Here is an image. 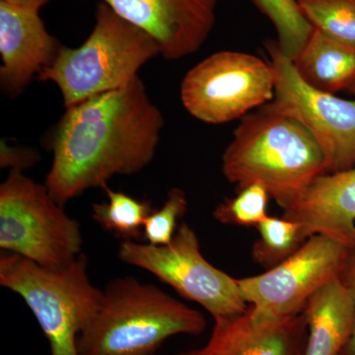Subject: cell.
I'll return each mask as SVG.
<instances>
[{"label": "cell", "instance_id": "cell-25", "mask_svg": "<svg viewBox=\"0 0 355 355\" xmlns=\"http://www.w3.org/2000/svg\"><path fill=\"white\" fill-rule=\"evenodd\" d=\"M12 6L28 9V10L40 11L42 7L46 6L51 0H0Z\"/></svg>", "mask_w": 355, "mask_h": 355}, {"label": "cell", "instance_id": "cell-2", "mask_svg": "<svg viewBox=\"0 0 355 355\" xmlns=\"http://www.w3.org/2000/svg\"><path fill=\"white\" fill-rule=\"evenodd\" d=\"M222 173L237 191L261 184L286 210L329 170L309 130L266 104L241 119L222 155Z\"/></svg>", "mask_w": 355, "mask_h": 355}, {"label": "cell", "instance_id": "cell-17", "mask_svg": "<svg viewBox=\"0 0 355 355\" xmlns=\"http://www.w3.org/2000/svg\"><path fill=\"white\" fill-rule=\"evenodd\" d=\"M108 200L93 203L92 218L108 232L125 240L137 241L144 237V224L153 212V207L146 200L116 191L106 184L103 187Z\"/></svg>", "mask_w": 355, "mask_h": 355}, {"label": "cell", "instance_id": "cell-19", "mask_svg": "<svg viewBox=\"0 0 355 355\" xmlns=\"http://www.w3.org/2000/svg\"><path fill=\"white\" fill-rule=\"evenodd\" d=\"M270 19L277 33V44L287 58L297 57L313 31L303 16L297 0H251Z\"/></svg>", "mask_w": 355, "mask_h": 355}, {"label": "cell", "instance_id": "cell-12", "mask_svg": "<svg viewBox=\"0 0 355 355\" xmlns=\"http://www.w3.org/2000/svg\"><path fill=\"white\" fill-rule=\"evenodd\" d=\"M38 11L0 1V86L10 98L50 67L60 49Z\"/></svg>", "mask_w": 355, "mask_h": 355}, {"label": "cell", "instance_id": "cell-27", "mask_svg": "<svg viewBox=\"0 0 355 355\" xmlns=\"http://www.w3.org/2000/svg\"><path fill=\"white\" fill-rule=\"evenodd\" d=\"M342 355H343V354H342Z\"/></svg>", "mask_w": 355, "mask_h": 355}, {"label": "cell", "instance_id": "cell-6", "mask_svg": "<svg viewBox=\"0 0 355 355\" xmlns=\"http://www.w3.org/2000/svg\"><path fill=\"white\" fill-rule=\"evenodd\" d=\"M76 219L55 202L46 184L10 171L0 184V248L48 268L67 265L81 253Z\"/></svg>", "mask_w": 355, "mask_h": 355}, {"label": "cell", "instance_id": "cell-18", "mask_svg": "<svg viewBox=\"0 0 355 355\" xmlns=\"http://www.w3.org/2000/svg\"><path fill=\"white\" fill-rule=\"evenodd\" d=\"M256 228L260 237L252 248V258L266 270L286 261L306 241L302 226L284 216H268Z\"/></svg>", "mask_w": 355, "mask_h": 355}, {"label": "cell", "instance_id": "cell-4", "mask_svg": "<svg viewBox=\"0 0 355 355\" xmlns=\"http://www.w3.org/2000/svg\"><path fill=\"white\" fill-rule=\"evenodd\" d=\"M95 19L87 40L78 48L60 46L53 64L38 76L58 86L65 108L128 85L144 64L160 55L150 35L108 4H98Z\"/></svg>", "mask_w": 355, "mask_h": 355}, {"label": "cell", "instance_id": "cell-5", "mask_svg": "<svg viewBox=\"0 0 355 355\" xmlns=\"http://www.w3.org/2000/svg\"><path fill=\"white\" fill-rule=\"evenodd\" d=\"M85 254L58 268L18 256L0 257V284L18 294L32 311L50 345L51 355H79L77 338L103 299L91 282Z\"/></svg>", "mask_w": 355, "mask_h": 355}, {"label": "cell", "instance_id": "cell-22", "mask_svg": "<svg viewBox=\"0 0 355 355\" xmlns=\"http://www.w3.org/2000/svg\"><path fill=\"white\" fill-rule=\"evenodd\" d=\"M188 207L186 193L179 188L171 189L162 207L153 210L144 220V237L147 244L164 246L171 243Z\"/></svg>", "mask_w": 355, "mask_h": 355}, {"label": "cell", "instance_id": "cell-23", "mask_svg": "<svg viewBox=\"0 0 355 355\" xmlns=\"http://www.w3.org/2000/svg\"><path fill=\"white\" fill-rule=\"evenodd\" d=\"M41 159L39 151L31 147L10 146L6 140L0 142V168L22 172L37 164Z\"/></svg>", "mask_w": 355, "mask_h": 355}, {"label": "cell", "instance_id": "cell-11", "mask_svg": "<svg viewBox=\"0 0 355 355\" xmlns=\"http://www.w3.org/2000/svg\"><path fill=\"white\" fill-rule=\"evenodd\" d=\"M144 30L160 55L176 60L197 53L216 24L218 0H101Z\"/></svg>", "mask_w": 355, "mask_h": 355}, {"label": "cell", "instance_id": "cell-20", "mask_svg": "<svg viewBox=\"0 0 355 355\" xmlns=\"http://www.w3.org/2000/svg\"><path fill=\"white\" fill-rule=\"evenodd\" d=\"M303 16L314 29L355 46V0H297Z\"/></svg>", "mask_w": 355, "mask_h": 355}, {"label": "cell", "instance_id": "cell-3", "mask_svg": "<svg viewBox=\"0 0 355 355\" xmlns=\"http://www.w3.org/2000/svg\"><path fill=\"white\" fill-rule=\"evenodd\" d=\"M207 320L158 286L116 277L77 338L79 355H153L177 335H200Z\"/></svg>", "mask_w": 355, "mask_h": 355}, {"label": "cell", "instance_id": "cell-21", "mask_svg": "<svg viewBox=\"0 0 355 355\" xmlns=\"http://www.w3.org/2000/svg\"><path fill=\"white\" fill-rule=\"evenodd\" d=\"M270 196L261 184H251L237 191L234 198H227L217 205L214 218L222 224L254 226L265 220Z\"/></svg>", "mask_w": 355, "mask_h": 355}, {"label": "cell", "instance_id": "cell-7", "mask_svg": "<svg viewBox=\"0 0 355 355\" xmlns=\"http://www.w3.org/2000/svg\"><path fill=\"white\" fill-rule=\"evenodd\" d=\"M119 258L150 272L182 297L202 306L214 320L236 316L249 309L238 279L203 257L197 233L188 223H182L171 243L164 246L125 240L119 248Z\"/></svg>", "mask_w": 355, "mask_h": 355}, {"label": "cell", "instance_id": "cell-16", "mask_svg": "<svg viewBox=\"0 0 355 355\" xmlns=\"http://www.w3.org/2000/svg\"><path fill=\"white\" fill-rule=\"evenodd\" d=\"M292 62L306 83L323 92L336 94L355 84V46L314 28Z\"/></svg>", "mask_w": 355, "mask_h": 355}, {"label": "cell", "instance_id": "cell-26", "mask_svg": "<svg viewBox=\"0 0 355 355\" xmlns=\"http://www.w3.org/2000/svg\"><path fill=\"white\" fill-rule=\"evenodd\" d=\"M347 91H349L350 94L355 96V84L354 86H352V87H350Z\"/></svg>", "mask_w": 355, "mask_h": 355}, {"label": "cell", "instance_id": "cell-1", "mask_svg": "<svg viewBox=\"0 0 355 355\" xmlns=\"http://www.w3.org/2000/svg\"><path fill=\"white\" fill-rule=\"evenodd\" d=\"M65 109L49 139L53 162L44 184L60 205L153 160L164 116L139 76Z\"/></svg>", "mask_w": 355, "mask_h": 355}, {"label": "cell", "instance_id": "cell-9", "mask_svg": "<svg viewBox=\"0 0 355 355\" xmlns=\"http://www.w3.org/2000/svg\"><path fill=\"white\" fill-rule=\"evenodd\" d=\"M350 249L327 236L312 235L279 265L238 279L254 319L280 321L301 314L310 298L340 275Z\"/></svg>", "mask_w": 355, "mask_h": 355}, {"label": "cell", "instance_id": "cell-8", "mask_svg": "<svg viewBox=\"0 0 355 355\" xmlns=\"http://www.w3.org/2000/svg\"><path fill=\"white\" fill-rule=\"evenodd\" d=\"M275 96L270 64L242 53H214L189 70L181 85L184 109L197 120L220 125L242 119Z\"/></svg>", "mask_w": 355, "mask_h": 355}, {"label": "cell", "instance_id": "cell-10", "mask_svg": "<svg viewBox=\"0 0 355 355\" xmlns=\"http://www.w3.org/2000/svg\"><path fill=\"white\" fill-rule=\"evenodd\" d=\"M266 49L275 73V96L268 106L309 130L323 150L329 173L354 169L355 101L306 83L277 41H266Z\"/></svg>", "mask_w": 355, "mask_h": 355}, {"label": "cell", "instance_id": "cell-15", "mask_svg": "<svg viewBox=\"0 0 355 355\" xmlns=\"http://www.w3.org/2000/svg\"><path fill=\"white\" fill-rule=\"evenodd\" d=\"M307 322L304 355H342L355 326V304L349 289L336 277L306 304Z\"/></svg>", "mask_w": 355, "mask_h": 355}, {"label": "cell", "instance_id": "cell-24", "mask_svg": "<svg viewBox=\"0 0 355 355\" xmlns=\"http://www.w3.org/2000/svg\"><path fill=\"white\" fill-rule=\"evenodd\" d=\"M338 277L343 286L349 289L355 304V247L350 249L349 256H347V261H345V266H343ZM343 354L355 355V326L350 342Z\"/></svg>", "mask_w": 355, "mask_h": 355}, {"label": "cell", "instance_id": "cell-13", "mask_svg": "<svg viewBox=\"0 0 355 355\" xmlns=\"http://www.w3.org/2000/svg\"><path fill=\"white\" fill-rule=\"evenodd\" d=\"M307 322L303 313L280 320L258 321L251 309L214 320L207 343L177 355H304Z\"/></svg>", "mask_w": 355, "mask_h": 355}, {"label": "cell", "instance_id": "cell-14", "mask_svg": "<svg viewBox=\"0 0 355 355\" xmlns=\"http://www.w3.org/2000/svg\"><path fill=\"white\" fill-rule=\"evenodd\" d=\"M284 217L302 226L306 239L324 235L355 247V168L318 178Z\"/></svg>", "mask_w": 355, "mask_h": 355}]
</instances>
